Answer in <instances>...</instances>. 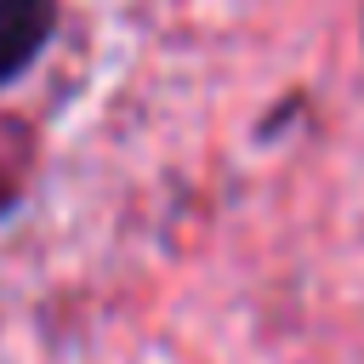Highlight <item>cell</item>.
Here are the masks:
<instances>
[{"instance_id":"6da1fadb","label":"cell","mask_w":364,"mask_h":364,"mask_svg":"<svg viewBox=\"0 0 364 364\" xmlns=\"http://www.w3.org/2000/svg\"><path fill=\"white\" fill-rule=\"evenodd\" d=\"M57 17H63L57 0H0V91L46 57Z\"/></svg>"},{"instance_id":"7a4b0ae2","label":"cell","mask_w":364,"mask_h":364,"mask_svg":"<svg viewBox=\"0 0 364 364\" xmlns=\"http://www.w3.org/2000/svg\"><path fill=\"white\" fill-rule=\"evenodd\" d=\"M6 205H11V193H6V182H0V210H6Z\"/></svg>"}]
</instances>
